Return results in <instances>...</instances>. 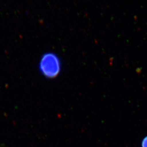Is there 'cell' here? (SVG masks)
<instances>
[{"label":"cell","mask_w":147,"mask_h":147,"mask_svg":"<svg viewBox=\"0 0 147 147\" xmlns=\"http://www.w3.org/2000/svg\"><path fill=\"white\" fill-rule=\"evenodd\" d=\"M40 68L44 75L53 78L59 73L60 63L55 55L48 53L43 56L40 61Z\"/></svg>","instance_id":"obj_1"},{"label":"cell","mask_w":147,"mask_h":147,"mask_svg":"<svg viewBox=\"0 0 147 147\" xmlns=\"http://www.w3.org/2000/svg\"><path fill=\"white\" fill-rule=\"evenodd\" d=\"M141 147H147V136L143 139L141 143Z\"/></svg>","instance_id":"obj_2"}]
</instances>
